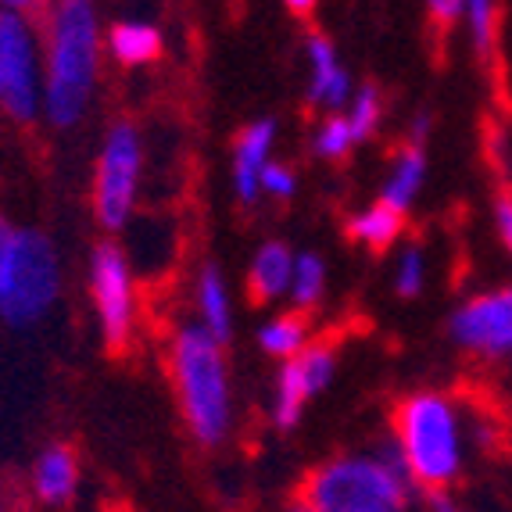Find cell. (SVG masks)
<instances>
[{
  "mask_svg": "<svg viewBox=\"0 0 512 512\" xmlns=\"http://www.w3.org/2000/svg\"><path fill=\"white\" fill-rule=\"evenodd\" d=\"M480 423H473L462 402L448 391H412L394 405L391 441L402 452L405 470L423 495L455 491L466 473L473 444L480 441Z\"/></svg>",
  "mask_w": 512,
  "mask_h": 512,
  "instance_id": "6da1fadb",
  "label": "cell"
},
{
  "mask_svg": "<svg viewBox=\"0 0 512 512\" xmlns=\"http://www.w3.org/2000/svg\"><path fill=\"white\" fill-rule=\"evenodd\" d=\"M419 498L423 491L391 437L366 452L330 455L301 484V502L312 512H416Z\"/></svg>",
  "mask_w": 512,
  "mask_h": 512,
  "instance_id": "7a4b0ae2",
  "label": "cell"
},
{
  "mask_svg": "<svg viewBox=\"0 0 512 512\" xmlns=\"http://www.w3.org/2000/svg\"><path fill=\"white\" fill-rule=\"evenodd\" d=\"M101 65V18L94 0H58L47 18L43 51V115L69 129L90 108Z\"/></svg>",
  "mask_w": 512,
  "mask_h": 512,
  "instance_id": "3957f363",
  "label": "cell"
},
{
  "mask_svg": "<svg viewBox=\"0 0 512 512\" xmlns=\"http://www.w3.org/2000/svg\"><path fill=\"white\" fill-rule=\"evenodd\" d=\"M169 366L190 434L201 444H222L233 430V391L222 344L201 326H187L172 341Z\"/></svg>",
  "mask_w": 512,
  "mask_h": 512,
  "instance_id": "277c9868",
  "label": "cell"
},
{
  "mask_svg": "<svg viewBox=\"0 0 512 512\" xmlns=\"http://www.w3.org/2000/svg\"><path fill=\"white\" fill-rule=\"evenodd\" d=\"M61 273L54 244L40 230H15L4 280H0V319L11 326H33L51 312Z\"/></svg>",
  "mask_w": 512,
  "mask_h": 512,
  "instance_id": "5b68a950",
  "label": "cell"
},
{
  "mask_svg": "<svg viewBox=\"0 0 512 512\" xmlns=\"http://www.w3.org/2000/svg\"><path fill=\"white\" fill-rule=\"evenodd\" d=\"M0 111L15 122H33L43 111L40 40L22 11L0 8Z\"/></svg>",
  "mask_w": 512,
  "mask_h": 512,
  "instance_id": "8992f818",
  "label": "cell"
},
{
  "mask_svg": "<svg viewBox=\"0 0 512 512\" xmlns=\"http://www.w3.org/2000/svg\"><path fill=\"white\" fill-rule=\"evenodd\" d=\"M140 165H144V144L137 126L115 122L104 133L101 158L94 176V212L104 230H122L137 205Z\"/></svg>",
  "mask_w": 512,
  "mask_h": 512,
  "instance_id": "52a82bcc",
  "label": "cell"
},
{
  "mask_svg": "<svg viewBox=\"0 0 512 512\" xmlns=\"http://www.w3.org/2000/svg\"><path fill=\"white\" fill-rule=\"evenodd\" d=\"M448 337L480 362L512 359V283L462 298L448 319Z\"/></svg>",
  "mask_w": 512,
  "mask_h": 512,
  "instance_id": "ba28073f",
  "label": "cell"
},
{
  "mask_svg": "<svg viewBox=\"0 0 512 512\" xmlns=\"http://www.w3.org/2000/svg\"><path fill=\"white\" fill-rule=\"evenodd\" d=\"M90 294H94L104 344L122 348L137 323V287H133V269H129L122 248L97 244L94 258H90Z\"/></svg>",
  "mask_w": 512,
  "mask_h": 512,
  "instance_id": "9c48e42d",
  "label": "cell"
},
{
  "mask_svg": "<svg viewBox=\"0 0 512 512\" xmlns=\"http://www.w3.org/2000/svg\"><path fill=\"white\" fill-rule=\"evenodd\" d=\"M337 376V348L333 344H308L298 359L283 362L273 387V427L294 430L305 416L308 402L319 398Z\"/></svg>",
  "mask_w": 512,
  "mask_h": 512,
  "instance_id": "30bf717a",
  "label": "cell"
},
{
  "mask_svg": "<svg viewBox=\"0 0 512 512\" xmlns=\"http://www.w3.org/2000/svg\"><path fill=\"white\" fill-rule=\"evenodd\" d=\"M351 97H355V86L333 51V43L326 36H308V104L333 115L348 108Z\"/></svg>",
  "mask_w": 512,
  "mask_h": 512,
  "instance_id": "8fae6325",
  "label": "cell"
},
{
  "mask_svg": "<svg viewBox=\"0 0 512 512\" xmlns=\"http://www.w3.org/2000/svg\"><path fill=\"white\" fill-rule=\"evenodd\" d=\"M273 140H276V122L273 119H258L251 122L244 133H240L237 147H233V190L244 205H251L262 190H258V180H262V169L273 158Z\"/></svg>",
  "mask_w": 512,
  "mask_h": 512,
  "instance_id": "7c38bea8",
  "label": "cell"
},
{
  "mask_svg": "<svg viewBox=\"0 0 512 512\" xmlns=\"http://www.w3.org/2000/svg\"><path fill=\"white\" fill-rule=\"evenodd\" d=\"M427 147L423 144H405L398 147V154L391 158V169L384 176V187H380V201L394 212H409L412 205L423 194V183H427Z\"/></svg>",
  "mask_w": 512,
  "mask_h": 512,
  "instance_id": "4fadbf2b",
  "label": "cell"
},
{
  "mask_svg": "<svg viewBox=\"0 0 512 512\" xmlns=\"http://www.w3.org/2000/svg\"><path fill=\"white\" fill-rule=\"evenodd\" d=\"M294 251L283 244V240H269L255 251L248 269V291L258 305H269V301L291 294V276H294Z\"/></svg>",
  "mask_w": 512,
  "mask_h": 512,
  "instance_id": "5bb4252c",
  "label": "cell"
},
{
  "mask_svg": "<svg viewBox=\"0 0 512 512\" xmlns=\"http://www.w3.org/2000/svg\"><path fill=\"white\" fill-rule=\"evenodd\" d=\"M79 487V462L65 444H47L33 466V495L43 505H65Z\"/></svg>",
  "mask_w": 512,
  "mask_h": 512,
  "instance_id": "9a60e30c",
  "label": "cell"
},
{
  "mask_svg": "<svg viewBox=\"0 0 512 512\" xmlns=\"http://www.w3.org/2000/svg\"><path fill=\"white\" fill-rule=\"evenodd\" d=\"M194 301H197V319H201V330L219 341L222 348L230 344L233 337V305H230V287L222 280V273L215 265H205L201 273H197V291H194Z\"/></svg>",
  "mask_w": 512,
  "mask_h": 512,
  "instance_id": "2e32d148",
  "label": "cell"
},
{
  "mask_svg": "<svg viewBox=\"0 0 512 512\" xmlns=\"http://www.w3.org/2000/svg\"><path fill=\"white\" fill-rule=\"evenodd\" d=\"M108 51L119 65H151V61L162 58V33L151 22H140V18H126L108 33Z\"/></svg>",
  "mask_w": 512,
  "mask_h": 512,
  "instance_id": "e0dca14e",
  "label": "cell"
},
{
  "mask_svg": "<svg viewBox=\"0 0 512 512\" xmlns=\"http://www.w3.org/2000/svg\"><path fill=\"white\" fill-rule=\"evenodd\" d=\"M402 226H405L402 212H394V208H387L384 201H376V205L362 208V212L351 219L348 233L359 240L362 248L387 251V248H394V244H398V237H402Z\"/></svg>",
  "mask_w": 512,
  "mask_h": 512,
  "instance_id": "ac0fdd59",
  "label": "cell"
},
{
  "mask_svg": "<svg viewBox=\"0 0 512 512\" xmlns=\"http://www.w3.org/2000/svg\"><path fill=\"white\" fill-rule=\"evenodd\" d=\"M258 344H262L265 355H273L280 362L298 359L301 351L308 348V323L301 312H283V316L269 319V323L258 330Z\"/></svg>",
  "mask_w": 512,
  "mask_h": 512,
  "instance_id": "d6986e66",
  "label": "cell"
},
{
  "mask_svg": "<svg viewBox=\"0 0 512 512\" xmlns=\"http://www.w3.org/2000/svg\"><path fill=\"white\" fill-rule=\"evenodd\" d=\"M462 26H466V36L473 43V54L480 61L491 58L498 43V0H466Z\"/></svg>",
  "mask_w": 512,
  "mask_h": 512,
  "instance_id": "ffe728a7",
  "label": "cell"
},
{
  "mask_svg": "<svg viewBox=\"0 0 512 512\" xmlns=\"http://www.w3.org/2000/svg\"><path fill=\"white\" fill-rule=\"evenodd\" d=\"M326 294V265L316 251H305V255L294 258V276H291V301L298 312L305 308H316Z\"/></svg>",
  "mask_w": 512,
  "mask_h": 512,
  "instance_id": "44dd1931",
  "label": "cell"
},
{
  "mask_svg": "<svg viewBox=\"0 0 512 512\" xmlns=\"http://www.w3.org/2000/svg\"><path fill=\"white\" fill-rule=\"evenodd\" d=\"M427 276H430V262L427 251L419 244H405L394 255V269H391V283L398 298H419L427 291Z\"/></svg>",
  "mask_w": 512,
  "mask_h": 512,
  "instance_id": "7402d4cb",
  "label": "cell"
},
{
  "mask_svg": "<svg viewBox=\"0 0 512 512\" xmlns=\"http://www.w3.org/2000/svg\"><path fill=\"white\" fill-rule=\"evenodd\" d=\"M355 147H359V140H355V133H351L344 111L326 115V119L319 122L316 137H312V151H316L319 158H326V162H341V158H348Z\"/></svg>",
  "mask_w": 512,
  "mask_h": 512,
  "instance_id": "603a6c76",
  "label": "cell"
},
{
  "mask_svg": "<svg viewBox=\"0 0 512 512\" xmlns=\"http://www.w3.org/2000/svg\"><path fill=\"white\" fill-rule=\"evenodd\" d=\"M344 115H348V126H351V133H355V140L366 144V140L376 137L380 119H384V97H380L376 86H362V90H355V97H351V104L344 108Z\"/></svg>",
  "mask_w": 512,
  "mask_h": 512,
  "instance_id": "cb8c5ba5",
  "label": "cell"
},
{
  "mask_svg": "<svg viewBox=\"0 0 512 512\" xmlns=\"http://www.w3.org/2000/svg\"><path fill=\"white\" fill-rule=\"evenodd\" d=\"M258 190H262V194H269V197H280V201H287V197H294V190H298V176H294L291 165L269 162L262 169Z\"/></svg>",
  "mask_w": 512,
  "mask_h": 512,
  "instance_id": "d4e9b609",
  "label": "cell"
},
{
  "mask_svg": "<svg viewBox=\"0 0 512 512\" xmlns=\"http://www.w3.org/2000/svg\"><path fill=\"white\" fill-rule=\"evenodd\" d=\"M491 219H495L498 244L512 262V190H498L495 205H491Z\"/></svg>",
  "mask_w": 512,
  "mask_h": 512,
  "instance_id": "484cf974",
  "label": "cell"
},
{
  "mask_svg": "<svg viewBox=\"0 0 512 512\" xmlns=\"http://www.w3.org/2000/svg\"><path fill=\"white\" fill-rule=\"evenodd\" d=\"M462 8L466 0H427V15L437 29H452L455 22H462Z\"/></svg>",
  "mask_w": 512,
  "mask_h": 512,
  "instance_id": "4316f807",
  "label": "cell"
},
{
  "mask_svg": "<svg viewBox=\"0 0 512 512\" xmlns=\"http://www.w3.org/2000/svg\"><path fill=\"white\" fill-rule=\"evenodd\" d=\"M423 509L427 512H473L470 505L455 495V491H434V495H423Z\"/></svg>",
  "mask_w": 512,
  "mask_h": 512,
  "instance_id": "83f0119b",
  "label": "cell"
},
{
  "mask_svg": "<svg viewBox=\"0 0 512 512\" xmlns=\"http://www.w3.org/2000/svg\"><path fill=\"white\" fill-rule=\"evenodd\" d=\"M11 240H15V230H11L8 222L0 219V280H4V262H8Z\"/></svg>",
  "mask_w": 512,
  "mask_h": 512,
  "instance_id": "f1b7e54d",
  "label": "cell"
},
{
  "mask_svg": "<svg viewBox=\"0 0 512 512\" xmlns=\"http://www.w3.org/2000/svg\"><path fill=\"white\" fill-rule=\"evenodd\" d=\"M36 0H0V8L4 11H22V15H29V8H33Z\"/></svg>",
  "mask_w": 512,
  "mask_h": 512,
  "instance_id": "f546056e",
  "label": "cell"
},
{
  "mask_svg": "<svg viewBox=\"0 0 512 512\" xmlns=\"http://www.w3.org/2000/svg\"><path fill=\"white\" fill-rule=\"evenodd\" d=\"M283 4H287L294 15H308V11L316 8V0H283Z\"/></svg>",
  "mask_w": 512,
  "mask_h": 512,
  "instance_id": "4dcf8cb0",
  "label": "cell"
},
{
  "mask_svg": "<svg viewBox=\"0 0 512 512\" xmlns=\"http://www.w3.org/2000/svg\"><path fill=\"white\" fill-rule=\"evenodd\" d=\"M287 512H312V509H308V505L298 498V502H291V505H287Z\"/></svg>",
  "mask_w": 512,
  "mask_h": 512,
  "instance_id": "1f68e13d",
  "label": "cell"
}]
</instances>
